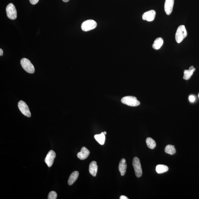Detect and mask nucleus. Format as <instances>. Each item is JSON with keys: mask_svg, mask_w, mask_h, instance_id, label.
Returning <instances> with one entry per match:
<instances>
[{"mask_svg": "<svg viewBox=\"0 0 199 199\" xmlns=\"http://www.w3.org/2000/svg\"><path fill=\"white\" fill-rule=\"evenodd\" d=\"M198 96H199V95H198Z\"/></svg>", "mask_w": 199, "mask_h": 199, "instance_id": "cd10ccee", "label": "nucleus"}, {"mask_svg": "<svg viewBox=\"0 0 199 199\" xmlns=\"http://www.w3.org/2000/svg\"><path fill=\"white\" fill-rule=\"evenodd\" d=\"M163 43V39L161 37L157 38L154 41L152 45L153 48L155 49H159L161 47Z\"/></svg>", "mask_w": 199, "mask_h": 199, "instance_id": "f3484780", "label": "nucleus"}, {"mask_svg": "<svg viewBox=\"0 0 199 199\" xmlns=\"http://www.w3.org/2000/svg\"><path fill=\"white\" fill-rule=\"evenodd\" d=\"M62 1H63L64 2H68V1H69L70 0H62Z\"/></svg>", "mask_w": 199, "mask_h": 199, "instance_id": "a878e982", "label": "nucleus"}, {"mask_svg": "<svg viewBox=\"0 0 199 199\" xmlns=\"http://www.w3.org/2000/svg\"><path fill=\"white\" fill-rule=\"evenodd\" d=\"M97 24L93 20H88L83 22L81 25V28L83 31H87L93 30L97 27Z\"/></svg>", "mask_w": 199, "mask_h": 199, "instance_id": "39448f33", "label": "nucleus"}, {"mask_svg": "<svg viewBox=\"0 0 199 199\" xmlns=\"http://www.w3.org/2000/svg\"><path fill=\"white\" fill-rule=\"evenodd\" d=\"M3 54V51L2 49H0V55L2 56Z\"/></svg>", "mask_w": 199, "mask_h": 199, "instance_id": "393cba45", "label": "nucleus"}, {"mask_svg": "<svg viewBox=\"0 0 199 199\" xmlns=\"http://www.w3.org/2000/svg\"><path fill=\"white\" fill-rule=\"evenodd\" d=\"M175 0H165L164 9L165 12L169 15L172 13L173 10Z\"/></svg>", "mask_w": 199, "mask_h": 199, "instance_id": "9d476101", "label": "nucleus"}, {"mask_svg": "<svg viewBox=\"0 0 199 199\" xmlns=\"http://www.w3.org/2000/svg\"><path fill=\"white\" fill-rule=\"evenodd\" d=\"M187 35L186 29L185 26L181 25L179 26L176 31L175 35V39L178 43H180Z\"/></svg>", "mask_w": 199, "mask_h": 199, "instance_id": "f257e3e1", "label": "nucleus"}, {"mask_svg": "<svg viewBox=\"0 0 199 199\" xmlns=\"http://www.w3.org/2000/svg\"><path fill=\"white\" fill-rule=\"evenodd\" d=\"M132 165L134 168L136 176L140 178L142 175L141 164L140 159L137 157H135L133 159Z\"/></svg>", "mask_w": 199, "mask_h": 199, "instance_id": "20e7f679", "label": "nucleus"}, {"mask_svg": "<svg viewBox=\"0 0 199 199\" xmlns=\"http://www.w3.org/2000/svg\"><path fill=\"white\" fill-rule=\"evenodd\" d=\"M79 173L77 171H74L70 175L68 180V184L70 185H72L77 180L79 176Z\"/></svg>", "mask_w": 199, "mask_h": 199, "instance_id": "2eb2a0df", "label": "nucleus"}, {"mask_svg": "<svg viewBox=\"0 0 199 199\" xmlns=\"http://www.w3.org/2000/svg\"><path fill=\"white\" fill-rule=\"evenodd\" d=\"M165 152L168 154L170 155L175 154L176 152V150L175 147V146L172 145H169L165 147Z\"/></svg>", "mask_w": 199, "mask_h": 199, "instance_id": "6ab92c4d", "label": "nucleus"}, {"mask_svg": "<svg viewBox=\"0 0 199 199\" xmlns=\"http://www.w3.org/2000/svg\"><path fill=\"white\" fill-rule=\"evenodd\" d=\"M7 16L11 20H15L17 18V13L15 6L12 3L7 6L6 8Z\"/></svg>", "mask_w": 199, "mask_h": 199, "instance_id": "423d86ee", "label": "nucleus"}, {"mask_svg": "<svg viewBox=\"0 0 199 199\" xmlns=\"http://www.w3.org/2000/svg\"><path fill=\"white\" fill-rule=\"evenodd\" d=\"M103 132L104 134L105 135H106L107 132H106V131L104 132Z\"/></svg>", "mask_w": 199, "mask_h": 199, "instance_id": "bb28decb", "label": "nucleus"}, {"mask_svg": "<svg viewBox=\"0 0 199 199\" xmlns=\"http://www.w3.org/2000/svg\"><path fill=\"white\" fill-rule=\"evenodd\" d=\"M57 197V194L54 191H52L48 194V199H56Z\"/></svg>", "mask_w": 199, "mask_h": 199, "instance_id": "412c9836", "label": "nucleus"}, {"mask_svg": "<svg viewBox=\"0 0 199 199\" xmlns=\"http://www.w3.org/2000/svg\"><path fill=\"white\" fill-rule=\"evenodd\" d=\"M127 168L126 161L125 159L123 158L120 162L118 167L120 172L121 175L122 176H124L125 175L126 172Z\"/></svg>", "mask_w": 199, "mask_h": 199, "instance_id": "f8f14e48", "label": "nucleus"}, {"mask_svg": "<svg viewBox=\"0 0 199 199\" xmlns=\"http://www.w3.org/2000/svg\"><path fill=\"white\" fill-rule=\"evenodd\" d=\"M120 199H128V197H126V196L124 195H121L120 197Z\"/></svg>", "mask_w": 199, "mask_h": 199, "instance_id": "b1692460", "label": "nucleus"}, {"mask_svg": "<svg viewBox=\"0 0 199 199\" xmlns=\"http://www.w3.org/2000/svg\"><path fill=\"white\" fill-rule=\"evenodd\" d=\"M18 106L20 112L25 116L28 117H30L31 116L30 110L25 102L22 100H20L18 103Z\"/></svg>", "mask_w": 199, "mask_h": 199, "instance_id": "0eeeda50", "label": "nucleus"}, {"mask_svg": "<svg viewBox=\"0 0 199 199\" xmlns=\"http://www.w3.org/2000/svg\"><path fill=\"white\" fill-rule=\"evenodd\" d=\"M90 151L86 147H83L79 152L77 153V156L81 160H84L88 157L90 154Z\"/></svg>", "mask_w": 199, "mask_h": 199, "instance_id": "9b49d317", "label": "nucleus"}, {"mask_svg": "<svg viewBox=\"0 0 199 199\" xmlns=\"http://www.w3.org/2000/svg\"><path fill=\"white\" fill-rule=\"evenodd\" d=\"M20 64L25 71L29 74H33L35 72L34 66L29 59L22 58L20 61Z\"/></svg>", "mask_w": 199, "mask_h": 199, "instance_id": "7ed1b4c3", "label": "nucleus"}, {"mask_svg": "<svg viewBox=\"0 0 199 199\" xmlns=\"http://www.w3.org/2000/svg\"><path fill=\"white\" fill-rule=\"evenodd\" d=\"M195 71V68H194L193 66L190 67L188 70H184V72L183 79L184 80H188L191 78L192 76L193 72Z\"/></svg>", "mask_w": 199, "mask_h": 199, "instance_id": "4468645a", "label": "nucleus"}, {"mask_svg": "<svg viewBox=\"0 0 199 199\" xmlns=\"http://www.w3.org/2000/svg\"><path fill=\"white\" fill-rule=\"evenodd\" d=\"M156 14V11L154 10H150L143 14L142 15V19L143 20H146L148 21H153L155 19Z\"/></svg>", "mask_w": 199, "mask_h": 199, "instance_id": "1a4fd4ad", "label": "nucleus"}, {"mask_svg": "<svg viewBox=\"0 0 199 199\" xmlns=\"http://www.w3.org/2000/svg\"><path fill=\"white\" fill-rule=\"evenodd\" d=\"M29 1L32 5H35L39 2V0H29Z\"/></svg>", "mask_w": 199, "mask_h": 199, "instance_id": "5701e85b", "label": "nucleus"}, {"mask_svg": "<svg viewBox=\"0 0 199 199\" xmlns=\"http://www.w3.org/2000/svg\"><path fill=\"white\" fill-rule=\"evenodd\" d=\"M189 99L190 102H193L195 100V97L194 96L191 95V96H190L189 97Z\"/></svg>", "mask_w": 199, "mask_h": 199, "instance_id": "4be33fe9", "label": "nucleus"}, {"mask_svg": "<svg viewBox=\"0 0 199 199\" xmlns=\"http://www.w3.org/2000/svg\"><path fill=\"white\" fill-rule=\"evenodd\" d=\"M169 168L166 165H157L156 167V170L157 173L162 174L168 172Z\"/></svg>", "mask_w": 199, "mask_h": 199, "instance_id": "a211bd4d", "label": "nucleus"}, {"mask_svg": "<svg viewBox=\"0 0 199 199\" xmlns=\"http://www.w3.org/2000/svg\"><path fill=\"white\" fill-rule=\"evenodd\" d=\"M146 143L148 147L150 149H154L156 145L155 141L151 137H147L146 140Z\"/></svg>", "mask_w": 199, "mask_h": 199, "instance_id": "aec40b11", "label": "nucleus"}, {"mask_svg": "<svg viewBox=\"0 0 199 199\" xmlns=\"http://www.w3.org/2000/svg\"><path fill=\"white\" fill-rule=\"evenodd\" d=\"M94 137L95 140L101 145H103L104 144L106 140V137L105 135L103 132H102L100 134H97L94 136Z\"/></svg>", "mask_w": 199, "mask_h": 199, "instance_id": "dca6fc26", "label": "nucleus"}, {"mask_svg": "<svg viewBox=\"0 0 199 199\" xmlns=\"http://www.w3.org/2000/svg\"><path fill=\"white\" fill-rule=\"evenodd\" d=\"M56 156V153L53 150H51L48 152L45 159V162L48 167H51L52 166Z\"/></svg>", "mask_w": 199, "mask_h": 199, "instance_id": "6e6552de", "label": "nucleus"}, {"mask_svg": "<svg viewBox=\"0 0 199 199\" xmlns=\"http://www.w3.org/2000/svg\"><path fill=\"white\" fill-rule=\"evenodd\" d=\"M121 101L123 104L131 107L137 106L140 104V102L137 98L132 96L124 97L121 99Z\"/></svg>", "mask_w": 199, "mask_h": 199, "instance_id": "f03ea898", "label": "nucleus"}, {"mask_svg": "<svg viewBox=\"0 0 199 199\" xmlns=\"http://www.w3.org/2000/svg\"><path fill=\"white\" fill-rule=\"evenodd\" d=\"M97 169L98 166L97 165L96 162L93 161L91 162L90 165H89V171L92 176L94 177L96 176Z\"/></svg>", "mask_w": 199, "mask_h": 199, "instance_id": "ddd939ff", "label": "nucleus"}]
</instances>
